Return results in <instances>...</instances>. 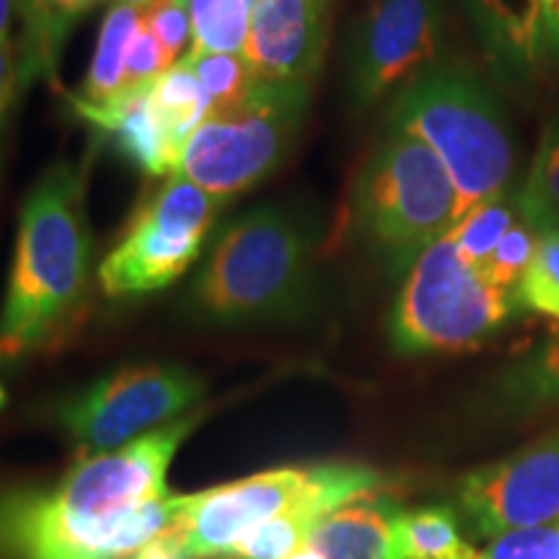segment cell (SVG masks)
<instances>
[{
  "instance_id": "1",
  "label": "cell",
  "mask_w": 559,
  "mask_h": 559,
  "mask_svg": "<svg viewBox=\"0 0 559 559\" xmlns=\"http://www.w3.org/2000/svg\"><path fill=\"white\" fill-rule=\"evenodd\" d=\"M185 415L122 449L81 456L50 485L0 489V559H128L177 513L166 474L200 425Z\"/></svg>"
},
{
  "instance_id": "2",
  "label": "cell",
  "mask_w": 559,
  "mask_h": 559,
  "mask_svg": "<svg viewBox=\"0 0 559 559\" xmlns=\"http://www.w3.org/2000/svg\"><path fill=\"white\" fill-rule=\"evenodd\" d=\"M94 285L83 174L58 160L37 179L19 215L9 288L0 309V370L60 345L88 309Z\"/></svg>"
},
{
  "instance_id": "3",
  "label": "cell",
  "mask_w": 559,
  "mask_h": 559,
  "mask_svg": "<svg viewBox=\"0 0 559 559\" xmlns=\"http://www.w3.org/2000/svg\"><path fill=\"white\" fill-rule=\"evenodd\" d=\"M319 221L285 202L223 226L194 277L187 311L213 326L304 319L319 296Z\"/></svg>"
},
{
  "instance_id": "4",
  "label": "cell",
  "mask_w": 559,
  "mask_h": 559,
  "mask_svg": "<svg viewBox=\"0 0 559 559\" xmlns=\"http://www.w3.org/2000/svg\"><path fill=\"white\" fill-rule=\"evenodd\" d=\"M389 130L417 138L456 187V223L506 192L515 166L508 115L485 75L461 58H440L391 96Z\"/></svg>"
},
{
  "instance_id": "5",
  "label": "cell",
  "mask_w": 559,
  "mask_h": 559,
  "mask_svg": "<svg viewBox=\"0 0 559 559\" xmlns=\"http://www.w3.org/2000/svg\"><path fill=\"white\" fill-rule=\"evenodd\" d=\"M379 489L383 477L362 464L280 466L202 492L177 495L174 521L153 544L177 559H215L249 531L288 510L317 508L330 515L349 500Z\"/></svg>"
},
{
  "instance_id": "6",
  "label": "cell",
  "mask_w": 559,
  "mask_h": 559,
  "mask_svg": "<svg viewBox=\"0 0 559 559\" xmlns=\"http://www.w3.org/2000/svg\"><path fill=\"white\" fill-rule=\"evenodd\" d=\"M353 226L391 275H407L425 249L456 226V187L428 145L389 130L355 179Z\"/></svg>"
},
{
  "instance_id": "7",
  "label": "cell",
  "mask_w": 559,
  "mask_h": 559,
  "mask_svg": "<svg viewBox=\"0 0 559 559\" xmlns=\"http://www.w3.org/2000/svg\"><path fill=\"white\" fill-rule=\"evenodd\" d=\"M515 311V293L489 280L445 234L404 275L389 313V342L400 355L472 353Z\"/></svg>"
},
{
  "instance_id": "8",
  "label": "cell",
  "mask_w": 559,
  "mask_h": 559,
  "mask_svg": "<svg viewBox=\"0 0 559 559\" xmlns=\"http://www.w3.org/2000/svg\"><path fill=\"white\" fill-rule=\"evenodd\" d=\"M309 104L311 86L257 81L241 102L207 111L177 174L226 202L251 190L288 158Z\"/></svg>"
},
{
  "instance_id": "9",
  "label": "cell",
  "mask_w": 559,
  "mask_h": 559,
  "mask_svg": "<svg viewBox=\"0 0 559 559\" xmlns=\"http://www.w3.org/2000/svg\"><path fill=\"white\" fill-rule=\"evenodd\" d=\"M223 205L226 200L181 174L166 179L96 270L104 296L132 298L169 288L198 262Z\"/></svg>"
},
{
  "instance_id": "10",
  "label": "cell",
  "mask_w": 559,
  "mask_h": 559,
  "mask_svg": "<svg viewBox=\"0 0 559 559\" xmlns=\"http://www.w3.org/2000/svg\"><path fill=\"white\" fill-rule=\"evenodd\" d=\"M202 396L205 381L185 366L151 362L102 376L60 402L55 415L81 456L107 453L185 417Z\"/></svg>"
},
{
  "instance_id": "11",
  "label": "cell",
  "mask_w": 559,
  "mask_h": 559,
  "mask_svg": "<svg viewBox=\"0 0 559 559\" xmlns=\"http://www.w3.org/2000/svg\"><path fill=\"white\" fill-rule=\"evenodd\" d=\"M443 0H373L349 37V102L373 107L443 58Z\"/></svg>"
},
{
  "instance_id": "12",
  "label": "cell",
  "mask_w": 559,
  "mask_h": 559,
  "mask_svg": "<svg viewBox=\"0 0 559 559\" xmlns=\"http://www.w3.org/2000/svg\"><path fill=\"white\" fill-rule=\"evenodd\" d=\"M459 506L479 539L559 521V428L459 485Z\"/></svg>"
},
{
  "instance_id": "13",
  "label": "cell",
  "mask_w": 559,
  "mask_h": 559,
  "mask_svg": "<svg viewBox=\"0 0 559 559\" xmlns=\"http://www.w3.org/2000/svg\"><path fill=\"white\" fill-rule=\"evenodd\" d=\"M332 32V0H257L243 58L260 81L313 86Z\"/></svg>"
},
{
  "instance_id": "14",
  "label": "cell",
  "mask_w": 559,
  "mask_h": 559,
  "mask_svg": "<svg viewBox=\"0 0 559 559\" xmlns=\"http://www.w3.org/2000/svg\"><path fill=\"white\" fill-rule=\"evenodd\" d=\"M481 55L508 91H528L547 73L542 50V0H466Z\"/></svg>"
},
{
  "instance_id": "15",
  "label": "cell",
  "mask_w": 559,
  "mask_h": 559,
  "mask_svg": "<svg viewBox=\"0 0 559 559\" xmlns=\"http://www.w3.org/2000/svg\"><path fill=\"white\" fill-rule=\"evenodd\" d=\"M151 86H124L109 102L75 104L81 120L109 135L115 151L128 158L145 177H174L179 171V153L171 148L148 102Z\"/></svg>"
},
{
  "instance_id": "16",
  "label": "cell",
  "mask_w": 559,
  "mask_h": 559,
  "mask_svg": "<svg viewBox=\"0 0 559 559\" xmlns=\"http://www.w3.org/2000/svg\"><path fill=\"white\" fill-rule=\"evenodd\" d=\"M400 513L402 508L383 489L360 495L326 515L309 544L324 559H389Z\"/></svg>"
},
{
  "instance_id": "17",
  "label": "cell",
  "mask_w": 559,
  "mask_h": 559,
  "mask_svg": "<svg viewBox=\"0 0 559 559\" xmlns=\"http://www.w3.org/2000/svg\"><path fill=\"white\" fill-rule=\"evenodd\" d=\"M143 24V11L130 9V5L109 3L104 13L99 41H96L94 60H91L86 79H83L79 94H73L75 104H96L109 102L124 88V60H128L130 41Z\"/></svg>"
},
{
  "instance_id": "18",
  "label": "cell",
  "mask_w": 559,
  "mask_h": 559,
  "mask_svg": "<svg viewBox=\"0 0 559 559\" xmlns=\"http://www.w3.org/2000/svg\"><path fill=\"white\" fill-rule=\"evenodd\" d=\"M389 559H479V551L461 536L451 508L428 506L396 515Z\"/></svg>"
},
{
  "instance_id": "19",
  "label": "cell",
  "mask_w": 559,
  "mask_h": 559,
  "mask_svg": "<svg viewBox=\"0 0 559 559\" xmlns=\"http://www.w3.org/2000/svg\"><path fill=\"white\" fill-rule=\"evenodd\" d=\"M148 102L160 130H164L166 140L179 153L181 160V151H185L187 140L192 138V132L200 128L207 111L213 109L190 62L181 58L166 73H160L151 83Z\"/></svg>"
},
{
  "instance_id": "20",
  "label": "cell",
  "mask_w": 559,
  "mask_h": 559,
  "mask_svg": "<svg viewBox=\"0 0 559 559\" xmlns=\"http://www.w3.org/2000/svg\"><path fill=\"white\" fill-rule=\"evenodd\" d=\"M515 207L536 234L559 230V111L544 124L526 181L515 194Z\"/></svg>"
},
{
  "instance_id": "21",
  "label": "cell",
  "mask_w": 559,
  "mask_h": 559,
  "mask_svg": "<svg viewBox=\"0 0 559 559\" xmlns=\"http://www.w3.org/2000/svg\"><path fill=\"white\" fill-rule=\"evenodd\" d=\"M500 391L513 409L559 407V330L508 370Z\"/></svg>"
},
{
  "instance_id": "22",
  "label": "cell",
  "mask_w": 559,
  "mask_h": 559,
  "mask_svg": "<svg viewBox=\"0 0 559 559\" xmlns=\"http://www.w3.org/2000/svg\"><path fill=\"white\" fill-rule=\"evenodd\" d=\"M324 519L326 513L317 508L288 510L262 523L260 528L249 531L241 542L215 559H288L311 542V534Z\"/></svg>"
},
{
  "instance_id": "23",
  "label": "cell",
  "mask_w": 559,
  "mask_h": 559,
  "mask_svg": "<svg viewBox=\"0 0 559 559\" xmlns=\"http://www.w3.org/2000/svg\"><path fill=\"white\" fill-rule=\"evenodd\" d=\"M194 52H243L251 26V0H187Z\"/></svg>"
},
{
  "instance_id": "24",
  "label": "cell",
  "mask_w": 559,
  "mask_h": 559,
  "mask_svg": "<svg viewBox=\"0 0 559 559\" xmlns=\"http://www.w3.org/2000/svg\"><path fill=\"white\" fill-rule=\"evenodd\" d=\"M515 200L510 198V192H500L487 202H481L466 213L456 226L449 230V236L456 241L461 254L474 264H485L492 254L495 247H498L502 236L508 234L510 226L515 223Z\"/></svg>"
},
{
  "instance_id": "25",
  "label": "cell",
  "mask_w": 559,
  "mask_h": 559,
  "mask_svg": "<svg viewBox=\"0 0 559 559\" xmlns=\"http://www.w3.org/2000/svg\"><path fill=\"white\" fill-rule=\"evenodd\" d=\"M185 60L192 66L202 91H205L210 104H213V109H223L241 102L251 91V86L260 81L254 70H251L249 60L243 58V52L230 55L190 50L185 55Z\"/></svg>"
},
{
  "instance_id": "26",
  "label": "cell",
  "mask_w": 559,
  "mask_h": 559,
  "mask_svg": "<svg viewBox=\"0 0 559 559\" xmlns=\"http://www.w3.org/2000/svg\"><path fill=\"white\" fill-rule=\"evenodd\" d=\"M513 293L519 309L559 321V230L542 234L539 249Z\"/></svg>"
},
{
  "instance_id": "27",
  "label": "cell",
  "mask_w": 559,
  "mask_h": 559,
  "mask_svg": "<svg viewBox=\"0 0 559 559\" xmlns=\"http://www.w3.org/2000/svg\"><path fill=\"white\" fill-rule=\"evenodd\" d=\"M539 239L542 234H536L528 223L515 221L498 247H495L492 254H489V260L481 264V270L502 288L515 290L523 272L528 270L531 260H534L536 249H539Z\"/></svg>"
},
{
  "instance_id": "28",
  "label": "cell",
  "mask_w": 559,
  "mask_h": 559,
  "mask_svg": "<svg viewBox=\"0 0 559 559\" xmlns=\"http://www.w3.org/2000/svg\"><path fill=\"white\" fill-rule=\"evenodd\" d=\"M143 24L158 39L171 62H179L181 55L192 50V21L187 0H160L143 11Z\"/></svg>"
},
{
  "instance_id": "29",
  "label": "cell",
  "mask_w": 559,
  "mask_h": 559,
  "mask_svg": "<svg viewBox=\"0 0 559 559\" xmlns=\"http://www.w3.org/2000/svg\"><path fill=\"white\" fill-rule=\"evenodd\" d=\"M479 559H559V521L495 536Z\"/></svg>"
},
{
  "instance_id": "30",
  "label": "cell",
  "mask_w": 559,
  "mask_h": 559,
  "mask_svg": "<svg viewBox=\"0 0 559 559\" xmlns=\"http://www.w3.org/2000/svg\"><path fill=\"white\" fill-rule=\"evenodd\" d=\"M174 66L158 39L140 24L135 37L130 41L128 60H124V86H151L160 73Z\"/></svg>"
},
{
  "instance_id": "31",
  "label": "cell",
  "mask_w": 559,
  "mask_h": 559,
  "mask_svg": "<svg viewBox=\"0 0 559 559\" xmlns=\"http://www.w3.org/2000/svg\"><path fill=\"white\" fill-rule=\"evenodd\" d=\"M21 86V55L19 45L13 39L0 41V138H3L5 117L13 99H16V91Z\"/></svg>"
},
{
  "instance_id": "32",
  "label": "cell",
  "mask_w": 559,
  "mask_h": 559,
  "mask_svg": "<svg viewBox=\"0 0 559 559\" xmlns=\"http://www.w3.org/2000/svg\"><path fill=\"white\" fill-rule=\"evenodd\" d=\"M542 50L544 68H559V0H542Z\"/></svg>"
},
{
  "instance_id": "33",
  "label": "cell",
  "mask_w": 559,
  "mask_h": 559,
  "mask_svg": "<svg viewBox=\"0 0 559 559\" xmlns=\"http://www.w3.org/2000/svg\"><path fill=\"white\" fill-rule=\"evenodd\" d=\"M16 0H0V41L11 39V19Z\"/></svg>"
},
{
  "instance_id": "34",
  "label": "cell",
  "mask_w": 559,
  "mask_h": 559,
  "mask_svg": "<svg viewBox=\"0 0 559 559\" xmlns=\"http://www.w3.org/2000/svg\"><path fill=\"white\" fill-rule=\"evenodd\" d=\"M128 559H177V557H171L169 551H164L160 547H156V544H148V547L145 549H140L138 555H132V557H128Z\"/></svg>"
},
{
  "instance_id": "35",
  "label": "cell",
  "mask_w": 559,
  "mask_h": 559,
  "mask_svg": "<svg viewBox=\"0 0 559 559\" xmlns=\"http://www.w3.org/2000/svg\"><path fill=\"white\" fill-rule=\"evenodd\" d=\"M111 3H120V5H130V9H138V11H148L151 5L160 3V0H111Z\"/></svg>"
},
{
  "instance_id": "36",
  "label": "cell",
  "mask_w": 559,
  "mask_h": 559,
  "mask_svg": "<svg viewBox=\"0 0 559 559\" xmlns=\"http://www.w3.org/2000/svg\"><path fill=\"white\" fill-rule=\"evenodd\" d=\"M288 559H324V557H321V555H319V551L311 547V544H306V547H304V549H298V551H296V555H293V557H288Z\"/></svg>"
}]
</instances>
